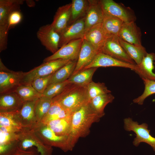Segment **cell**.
Instances as JSON below:
<instances>
[{
	"mask_svg": "<svg viewBox=\"0 0 155 155\" xmlns=\"http://www.w3.org/2000/svg\"><path fill=\"white\" fill-rule=\"evenodd\" d=\"M18 148L23 150L36 149L40 155H51L53 151L52 147L44 144L32 129H24L20 133Z\"/></svg>",
	"mask_w": 155,
	"mask_h": 155,
	"instance_id": "cell-8",
	"label": "cell"
},
{
	"mask_svg": "<svg viewBox=\"0 0 155 155\" xmlns=\"http://www.w3.org/2000/svg\"><path fill=\"white\" fill-rule=\"evenodd\" d=\"M24 72L9 69L0 59V94L14 92L21 84Z\"/></svg>",
	"mask_w": 155,
	"mask_h": 155,
	"instance_id": "cell-9",
	"label": "cell"
},
{
	"mask_svg": "<svg viewBox=\"0 0 155 155\" xmlns=\"http://www.w3.org/2000/svg\"><path fill=\"white\" fill-rule=\"evenodd\" d=\"M24 103L15 92L0 94V112L19 111Z\"/></svg>",
	"mask_w": 155,
	"mask_h": 155,
	"instance_id": "cell-23",
	"label": "cell"
},
{
	"mask_svg": "<svg viewBox=\"0 0 155 155\" xmlns=\"http://www.w3.org/2000/svg\"><path fill=\"white\" fill-rule=\"evenodd\" d=\"M71 3L59 7L51 24L54 30L59 34L68 26L71 14Z\"/></svg>",
	"mask_w": 155,
	"mask_h": 155,
	"instance_id": "cell-20",
	"label": "cell"
},
{
	"mask_svg": "<svg viewBox=\"0 0 155 155\" xmlns=\"http://www.w3.org/2000/svg\"><path fill=\"white\" fill-rule=\"evenodd\" d=\"M99 1L105 17L116 18L124 23L135 22L136 16L130 7L113 0Z\"/></svg>",
	"mask_w": 155,
	"mask_h": 155,
	"instance_id": "cell-5",
	"label": "cell"
},
{
	"mask_svg": "<svg viewBox=\"0 0 155 155\" xmlns=\"http://www.w3.org/2000/svg\"><path fill=\"white\" fill-rule=\"evenodd\" d=\"M85 32L84 17L68 25L60 34L59 48L70 42L83 38Z\"/></svg>",
	"mask_w": 155,
	"mask_h": 155,
	"instance_id": "cell-13",
	"label": "cell"
},
{
	"mask_svg": "<svg viewBox=\"0 0 155 155\" xmlns=\"http://www.w3.org/2000/svg\"><path fill=\"white\" fill-rule=\"evenodd\" d=\"M154 65H155V62H154Z\"/></svg>",
	"mask_w": 155,
	"mask_h": 155,
	"instance_id": "cell-41",
	"label": "cell"
},
{
	"mask_svg": "<svg viewBox=\"0 0 155 155\" xmlns=\"http://www.w3.org/2000/svg\"><path fill=\"white\" fill-rule=\"evenodd\" d=\"M124 22L115 18L105 17L102 23L104 29L109 35L118 36Z\"/></svg>",
	"mask_w": 155,
	"mask_h": 155,
	"instance_id": "cell-32",
	"label": "cell"
},
{
	"mask_svg": "<svg viewBox=\"0 0 155 155\" xmlns=\"http://www.w3.org/2000/svg\"><path fill=\"white\" fill-rule=\"evenodd\" d=\"M26 3L27 5L30 7H33L35 5V3L33 0H26Z\"/></svg>",
	"mask_w": 155,
	"mask_h": 155,
	"instance_id": "cell-40",
	"label": "cell"
},
{
	"mask_svg": "<svg viewBox=\"0 0 155 155\" xmlns=\"http://www.w3.org/2000/svg\"><path fill=\"white\" fill-rule=\"evenodd\" d=\"M88 1V8L84 17L85 33L94 26L102 24L105 17L99 0Z\"/></svg>",
	"mask_w": 155,
	"mask_h": 155,
	"instance_id": "cell-14",
	"label": "cell"
},
{
	"mask_svg": "<svg viewBox=\"0 0 155 155\" xmlns=\"http://www.w3.org/2000/svg\"><path fill=\"white\" fill-rule=\"evenodd\" d=\"M18 111L0 112V131L18 133L25 129L19 119Z\"/></svg>",
	"mask_w": 155,
	"mask_h": 155,
	"instance_id": "cell-16",
	"label": "cell"
},
{
	"mask_svg": "<svg viewBox=\"0 0 155 155\" xmlns=\"http://www.w3.org/2000/svg\"><path fill=\"white\" fill-rule=\"evenodd\" d=\"M71 3V17L68 25L84 17L89 5L88 0H72Z\"/></svg>",
	"mask_w": 155,
	"mask_h": 155,
	"instance_id": "cell-28",
	"label": "cell"
},
{
	"mask_svg": "<svg viewBox=\"0 0 155 155\" xmlns=\"http://www.w3.org/2000/svg\"><path fill=\"white\" fill-rule=\"evenodd\" d=\"M98 52L91 43L83 39L76 67L72 75L84 70Z\"/></svg>",
	"mask_w": 155,
	"mask_h": 155,
	"instance_id": "cell-15",
	"label": "cell"
},
{
	"mask_svg": "<svg viewBox=\"0 0 155 155\" xmlns=\"http://www.w3.org/2000/svg\"><path fill=\"white\" fill-rule=\"evenodd\" d=\"M97 68H91L84 70L71 75L67 80L69 82L82 86H86L92 81V78Z\"/></svg>",
	"mask_w": 155,
	"mask_h": 155,
	"instance_id": "cell-29",
	"label": "cell"
},
{
	"mask_svg": "<svg viewBox=\"0 0 155 155\" xmlns=\"http://www.w3.org/2000/svg\"><path fill=\"white\" fill-rule=\"evenodd\" d=\"M136 65L120 61L100 52L96 54L92 62L84 70L100 67H116L128 68L134 71Z\"/></svg>",
	"mask_w": 155,
	"mask_h": 155,
	"instance_id": "cell-17",
	"label": "cell"
},
{
	"mask_svg": "<svg viewBox=\"0 0 155 155\" xmlns=\"http://www.w3.org/2000/svg\"><path fill=\"white\" fill-rule=\"evenodd\" d=\"M65 110L73 112L89 102L86 86L69 83L62 92L52 99Z\"/></svg>",
	"mask_w": 155,
	"mask_h": 155,
	"instance_id": "cell-2",
	"label": "cell"
},
{
	"mask_svg": "<svg viewBox=\"0 0 155 155\" xmlns=\"http://www.w3.org/2000/svg\"><path fill=\"white\" fill-rule=\"evenodd\" d=\"M23 0H0V52L7 47L8 21L9 15L13 11L20 10Z\"/></svg>",
	"mask_w": 155,
	"mask_h": 155,
	"instance_id": "cell-3",
	"label": "cell"
},
{
	"mask_svg": "<svg viewBox=\"0 0 155 155\" xmlns=\"http://www.w3.org/2000/svg\"><path fill=\"white\" fill-rule=\"evenodd\" d=\"M45 145L60 148L65 152L69 150L67 144V136L57 135L45 124L40 122L31 129Z\"/></svg>",
	"mask_w": 155,
	"mask_h": 155,
	"instance_id": "cell-4",
	"label": "cell"
},
{
	"mask_svg": "<svg viewBox=\"0 0 155 155\" xmlns=\"http://www.w3.org/2000/svg\"><path fill=\"white\" fill-rule=\"evenodd\" d=\"M12 155H40L37 150L32 148L23 150L18 148Z\"/></svg>",
	"mask_w": 155,
	"mask_h": 155,
	"instance_id": "cell-39",
	"label": "cell"
},
{
	"mask_svg": "<svg viewBox=\"0 0 155 155\" xmlns=\"http://www.w3.org/2000/svg\"><path fill=\"white\" fill-rule=\"evenodd\" d=\"M52 102V99L42 96L37 100L35 109L37 123L40 122L47 113Z\"/></svg>",
	"mask_w": 155,
	"mask_h": 155,
	"instance_id": "cell-33",
	"label": "cell"
},
{
	"mask_svg": "<svg viewBox=\"0 0 155 155\" xmlns=\"http://www.w3.org/2000/svg\"><path fill=\"white\" fill-rule=\"evenodd\" d=\"M119 41L122 47L136 65L140 64L148 53L145 48L142 45H135L127 43L119 38Z\"/></svg>",
	"mask_w": 155,
	"mask_h": 155,
	"instance_id": "cell-25",
	"label": "cell"
},
{
	"mask_svg": "<svg viewBox=\"0 0 155 155\" xmlns=\"http://www.w3.org/2000/svg\"><path fill=\"white\" fill-rule=\"evenodd\" d=\"M52 74L36 78L31 82L30 84L38 92L42 95L49 84Z\"/></svg>",
	"mask_w": 155,
	"mask_h": 155,
	"instance_id": "cell-37",
	"label": "cell"
},
{
	"mask_svg": "<svg viewBox=\"0 0 155 155\" xmlns=\"http://www.w3.org/2000/svg\"><path fill=\"white\" fill-rule=\"evenodd\" d=\"M38 99L24 102L21 108L18 111L19 119L25 129H31L37 123L35 109Z\"/></svg>",
	"mask_w": 155,
	"mask_h": 155,
	"instance_id": "cell-18",
	"label": "cell"
},
{
	"mask_svg": "<svg viewBox=\"0 0 155 155\" xmlns=\"http://www.w3.org/2000/svg\"><path fill=\"white\" fill-rule=\"evenodd\" d=\"M124 128L126 131H132L136 134L133 142L135 146H137L142 142L146 143L150 145L155 152V137L150 134L147 124H139L129 117L124 119Z\"/></svg>",
	"mask_w": 155,
	"mask_h": 155,
	"instance_id": "cell-7",
	"label": "cell"
},
{
	"mask_svg": "<svg viewBox=\"0 0 155 155\" xmlns=\"http://www.w3.org/2000/svg\"><path fill=\"white\" fill-rule=\"evenodd\" d=\"M14 92L24 102L36 100L42 96L31 84H20Z\"/></svg>",
	"mask_w": 155,
	"mask_h": 155,
	"instance_id": "cell-31",
	"label": "cell"
},
{
	"mask_svg": "<svg viewBox=\"0 0 155 155\" xmlns=\"http://www.w3.org/2000/svg\"><path fill=\"white\" fill-rule=\"evenodd\" d=\"M100 118L91 108L89 102L72 113L67 137L69 150H72L80 137H85L89 134L92 124L99 121Z\"/></svg>",
	"mask_w": 155,
	"mask_h": 155,
	"instance_id": "cell-1",
	"label": "cell"
},
{
	"mask_svg": "<svg viewBox=\"0 0 155 155\" xmlns=\"http://www.w3.org/2000/svg\"><path fill=\"white\" fill-rule=\"evenodd\" d=\"M36 35L42 45L53 54L59 49L60 34L54 30L51 24L41 26L37 32Z\"/></svg>",
	"mask_w": 155,
	"mask_h": 155,
	"instance_id": "cell-12",
	"label": "cell"
},
{
	"mask_svg": "<svg viewBox=\"0 0 155 155\" xmlns=\"http://www.w3.org/2000/svg\"><path fill=\"white\" fill-rule=\"evenodd\" d=\"M76 61H71L53 73L49 84L60 82L67 80L72 75L75 68Z\"/></svg>",
	"mask_w": 155,
	"mask_h": 155,
	"instance_id": "cell-27",
	"label": "cell"
},
{
	"mask_svg": "<svg viewBox=\"0 0 155 155\" xmlns=\"http://www.w3.org/2000/svg\"><path fill=\"white\" fill-rule=\"evenodd\" d=\"M72 115L62 119L51 121L45 124L57 135L68 136L71 128Z\"/></svg>",
	"mask_w": 155,
	"mask_h": 155,
	"instance_id": "cell-24",
	"label": "cell"
},
{
	"mask_svg": "<svg viewBox=\"0 0 155 155\" xmlns=\"http://www.w3.org/2000/svg\"><path fill=\"white\" fill-rule=\"evenodd\" d=\"M71 61L59 59L44 62L29 71L24 72L21 84H30L36 78L52 75Z\"/></svg>",
	"mask_w": 155,
	"mask_h": 155,
	"instance_id": "cell-6",
	"label": "cell"
},
{
	"mask_svg": "<svg viewBox=\"0 0 155 155\" xmlns=\"http://www.w3.org/2000/svg\"><path fill=\"white\" fill-rule=\"evenodd\" d=\"M69 83L68 80L48 85L42 96L52 99L61 93Z\"/></svg>",
	"mask_w": 155,
	"mask_h": 155,
	"instance_id": "cell-35",
	"label": "cell"
},
{
	"mask_svg": "<svg viewBox=\"0 0 155 155\" xmlns=\"http://www.w3.org/2000/svg\"><path fill=\"white\" fill-rule=\"evenodd\" d=\"M101 52L120 61L131 64H136L121 44L118 36H109Z\"/></svg>",
	"mask_w": 155,
	"mask_h": 155,
	"instance_id": "cell-10",
	"label": "cell"
},
{
	"mask_svg": "<svg viewBox=\"0 0 155 155\" xmlns=\"http://www.w3.org/2000/svg\"><path fill=\"white\" fill-rule=\"evenodd\" d=\"M86 89L89 102L98 95L111 93V92L104 83L95 82L92 81L87 85Z\"/></svg>",
	"mask_w": 155,
	"mask_h": 155,
	"instance_id": "cell-34",
	"label": "cell"
},
{
	"mask_svg": "<svg viewBox=\"0 0 155 155\" xmlns=\"http://www.w3.org/2000/svg\"><path fill=\"white\" fill-rule=\"evenodd\" d=\"M83 40H75L63 46L55 53L45 58L43 62L59 59L77 61Z\"/></svg>",
	"mask_w": 155,
	"mask_h": 155,
	"instance_id": "cell-11",
	"label": "cell"
},
{
	"mask_svg": "<svg viewBox=\"0 0 155 155\" xmlns=\"http://www.w3.org/2000/svg\"><path fill=\"white\" fill-rule=\"evenodd\" d=\"M22 15L20 10L14 11L9 16L8 21V29L15 26L21 21Z\"/></svg>",
	"mask_w": 155,
	"mask_h": 155,
	"instance_id": "cell-38",
	"label": "cell"
},
{
	"mask_svg": "<svg viewBox=\"0 0 155 155\" xmlns=\"http://www.w3.org/2000/svg\"><path fill=\"white\" fill-rule=\"evenodd\" d=\"M115 98L111 93L100 95L91 99L89 104L94 111L100 117L105 115L104 109L108 104L111 103Z\"/></svg>",
	"mask_w": 155,
	"mask_h": 155,
	"instance_id": "cell-26",
	"label": "cell"
},
{
	"mask_svg": "<svg viewBox=\"0 0 155 155\" xmlns=\"http://www.w3.org/2000/svg\"><path fill=\"white\" fill-rule=\"evenodd\" d=\"M109 36L103 28L102 24L88 31L85 33L83 39L91 43L100 52H101Z\"/></svg>",
	"mask_w": 155,
	"mask_h": 155,
	"instance_id": "cell-21",
	"label": "cell"
},
{
	"mask_svg": "<svg viewBox=\"0 0 155 155\" xmlns=\"http://www.w3.org/2000/svg\"><path fill=\"white\" fill-rule=\"evenodd\" d=\"M142 33L135 22L124 23L118 37L122 40L133 44L141 45Z\"/></svg>",
	"mask_w": 155,
	"mask_h": 155,
	"instance_id": "cell-19",
	"label": "cell"
},
{
	"mask_svg": "<svg viewBox=\"0 0 155 155\" xmlns=\"http://www.w3.org/2000/svg\"><path fill=\"white\" fill-rule=\"evenodd\" d=\"M144 85V89L143 93L133 100V103L142 105L144 100L149 96L155 94V81L142 79Z\"/></svg>",
	"mask_w": 155,
	"mask_h": 155,
	"instance_id": "cell-36",
	"label": "cell"
},
{
	"mask_svg": "<svg viewBox=\"0 0 155 155\" xmlns=\"http://www.w3.org/2000/svg\"><path fill=\"white\" fill-rule=\"evenodd\" d=\"M72 113L64 109L59 103L52 102L48 111L40 122L45 123L51 121L65 118Z\"/></svg>",
	"mask_w": 155,
	"mask_h": 155,
	"instance_id": "cell-30",
	"label": "cell"
},
{
	"mask_svg": "<svg viewBox=\"0 0 155 155\" xmlns=\"http://www.w3.org/2000/svg\"><path fill=\"white\" fill-rule=\"evenodd\" d=\"M155 61V53H147L140 63L136 65L134 71L142 79L155 81V73L153 72Z\"/></svg>",
	"mask_w": 155,
	"mask_h": 155,
	"instance_id": "cell-22",
	"label": "cell"
}]
</instances>
